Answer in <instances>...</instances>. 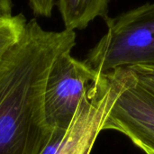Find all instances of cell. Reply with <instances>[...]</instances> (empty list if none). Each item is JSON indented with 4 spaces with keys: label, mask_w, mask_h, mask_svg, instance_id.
I'll return each mask as SVG.
<instances>
[{
    "label": "cell",
    "mask_w": 154,
    "mask_h": 154,
    "mask_svg": "<svg viewBox=\"0 0 154 154\" xmlns=\"http://www.w3.org/2000/svg\"><path fill=\"white\" fill-rule=\"evenodd\" d=\"M107 32L85 60L97 73L154 66V2L106 20Z\"/></svg>",
    "instance_id": "2"
},
{
    "label": "cell",
    "mask_w": 154,
    "mask_h": 154,
    "mask_svg": "<svg viewBox=\"0 0 154 154\" xmlns=\"http://www.w3.org/2000/svg\"><path fill=\"white\" fill-rule=\"evenodd\" d=\"M134 80L131 69L98 73L54 154H90L115 102Z\"/></svg>",
    "instance_id": "3"
},
{
    "label": "cell",
    "mask_w": 154,
    "mask_h": 154,
    "mask_svg": "<svg viewBox=\"0 0 154 154\" xmlns=\"http://www.w3.org/2000/svg\"><path fill=\"white\" fill-rule=\"evenodd\" d=\"M97 74L84 61L72 57L71 51L58 56L48 75L44 93L45 117L52 132L68 130Z\"/></svg>",
    "instance_id": "4"
},
{
    "label": "cell",
    "mask_w": 154,
    "mask_h": 154,
    "mask_svg": "<svg viewBox=\"0 0 154 154\" xmlns=\"http://www.w3.org/2000/svg\"><path fill=\"white\" fill-rule=\"evenodd\" d=\"M137 83L154 96V66H138L130 68Z\"/></svg>",
    "instance_id": "8"
},
{
    "label": "cell",
    "mask_w": 154,
    "mask_h": 154,
    "mask_svg": "<svg viewBox=\"0 0 154 154\" xmlns=\"http://www.w3.org/2000/svg\"><path fill=\"white\" fill-rule=\"evenodd\" d=\"M29 6L33 14L40 17H51L52 15L54 0H28Z\"/></svg>",
    "instance_id": "9"
},
{
    "label": "cell",
    "mask_w": 154,
    "mask_h": 154,
    "mask_svg": "<svg viewBox=\"0 0 154 154\" xmlns=\"http://www.w3.org/2000/svg\"><path fill=\"white\" fill-rule=\"evenodd\" d=\"M110 0H58L57 5L65 30H84L97 17H108Z\"/></svg>",
    "instance_id": "6"
},
{
    "label": "cell",
    "mask_w": 154,
    "mask_h": 154,
    "mask_svg": "<svg viewBox=\"0 0 154 154\" xmlns=\"http://www.w3.org/2000/svg\"><path fill=\"white\" fill-rule=\"evenodd\" d=\"M13 0H0V17L12 15Z\"/></svg>",
    "instance_id": "10"
},
{
    "label": "cell",
    "mask_w": 154,
    "mask_h": 154,
    "mask_svg": "<svg viewBox=\"0 0 154 154\" xmlns=\"http://www.w3.org/2000/svg\"><path fill=\"white\" fill-rule=\"evenodd\" d=\"M75 31L44 30L27 22L22 39L0 62V154H42L51 136L44 110L48 75L72 51Z\"/></svg>",
    "instance_id": "1"
},
{
    "label": "cell",
    "mask_w": 154,
    "mask_h": 154,
    "mask_svg": "<svg viewBox=\"0 0 154 154\" xmlns=\"http://www.w3.org/2000/svg\"><path fill=\"white\" fill-rule=\"evenodd\" d=\"M27 22L22 13L0 17V62L22 39Z\"/></svg>",
    "instance_id": "7"
},
{
    "label": "cell",
    "mask_w": 154,
    "mask_h": 154,
    "mask_svg": "<svg viewBox=\"0 0 154 154\" xmlns=\"http://www.w3.org/2000/svg\"><path fill=\"white\" fill-rule=\"evenodd\" d=\"M105 130L117 131L146 154H154V96L136 79L115 102Z\"/></svg>",
    "instance_id": "5"
}]
</instances>
